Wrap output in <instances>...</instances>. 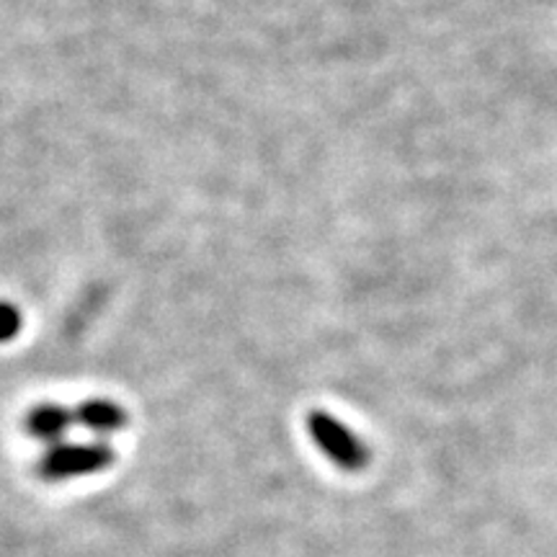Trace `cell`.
Here are the masks:
<instances>
[{
	"label": "cell",
	"mask_w": 557,
	"mask_h": 557,
	"mask_svg": "<svg viewBox=\"0 0 557 557\" xmlns=\"http://www.w3.org/2000/svg\"><path fill=\"white\" fill-rule=\"evenodd\" d=\"M308 434L315 447L331 459L341 470L357 472L369 465V449L361 438L346 429L338 418H333L325 410H312L308 416Z\"/></svg>",
	"instance_id": "7a4b0ae2"
},
{
	"label": "cell",
	"mask_w": 557,
	"mask_h": 557,
	"mask_svg": "<svg viewBox=\"0 0 557 557\" xmlns=\"http://www.w3.org/2000/svg\"><path fill=\"white\" fill-rule=\"evenodd\" d=\"M73 416L81 426H86L88 431H94V434H103V436L116 434V431H122L129 423L127 410L116 406L114 400H101V398L81 403Z\"/></svg>",
	"instance_id": "277c9868"
},
{
	"label": "cell",
	"mask_w": 557,
	"mask_h": 557,
	"mask_svg": "<svg viewBox=\"0 0 557 557\" xmlns=\"http://www.w3.org/2000/svg\"><path fill=\"white\" fill-rule=\"evenodd\" d=\"M75 416L73 410L58 406V403H41V406H34L29 413H26L24 426L29 431L32 438L47 444H62V438L73 426Z\"/></svg>",
	"instance_id": "3957f363"
},
{
	"label": "cell",
	"mask_w": 557,
	"mask_h": 557,
	"mask_svg": "<svg viewBox=\"0 0 557 557\" xmlns=\"http://www.w3.org/2000/svg\"><path fill=\"white\" fill-rule=\"evenodd\" d=\"M21 325H24V318H21L16 305L0 302V344L16 338L21 333Z\"/></svg>",
	"instance_id": "5b68a950"
},
{
	"label": "cell",
	"mask_w": 557,
	"mask_h": 557,
	"mask_svg": "<svg viewBox=\"0 0 557 557\" xmlns=\"http://www.w3.org/2000/svg\"><path fill=\"white\" fill-rule=\"evenodd\" d=\"M114 449L103 442L54 444V447L47 449L37 462V475L41 480H50V483L86 478L109 470L111 465H114Z\"/></svg>",
	"instance_id": "6da1fadb"
}]
</instances>
